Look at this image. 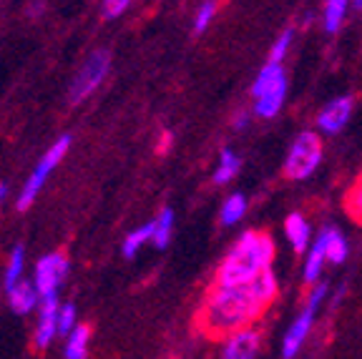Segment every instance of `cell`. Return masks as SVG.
Wrapping results in <instances>:
<instances>
[{
	"label": "cell",
	"mask_w": 362,
	"mask_h": 359,
	"mask_svg": "<svg viewBox=\"0 0 362 359\" xmlns=\"http://www.w3.org/2000/svg\"><path fill=\"white\" fill-rule=\"evenodd\" d=\"M252 95H255V113L259 118H274L282 111L287 101V73L282 63L267 61V66L257 73Z\"/></svg>",
	"instance_id": "obj_3"
},
{
	"label": "cell",
	"mask_w": 362,
	"mask_h": 359,
	"mask_svg": "<svg viewBox=\"0 0 362 359\" xmlns=\"http://www.w3.org/2000/svg\"><path fill=\"white\" fill-rule=\"evenodd\" d=\"M284 236H287L289 247L294 249L297 254H305L312 244V226L307 221L305 213L294 211L284 219Z\"/></svg>",
	"instance_id": "obj_13"
},
{
	"label": "cell",
	"mask_w": 362,
	"mask_h": 359,
	"mask_svg": "<svg viewBox=\"0 0 362 359\" xmlns=\"http://www.w3.org/2000/svg\"><path fill=\"white\" fill-rule=\"evenodd\" d=\"M23 261H25V252H23V247H16L11 254V261H8V269H6V289H13V286L21 281Z\"/></svg>",
	"instance_id": "obj_23"
},
{
	"label": "cell",
	"mask_w": 362,
	"mask_h": 359,
	"mask_svg": "<svg viewBox=\"0 0 362 359\" xmlns=\"http://www.w3.org/2000/svg\"><path fill=\"white\" fill-rule=\"evenodd\" d=\"M76 326V307L74 304H63L58 312V334H71Z\"/></svg>",
	"instance_id": "obj_26"
},
{
	"label": "cell",
	"mask_w": 362,
	"mask_h": 359,
	"mask_svg": "<svg viewBox=\"0 0 362 359\" xmlns=\"http://www.w3.org/2000/svg\"><path fill=\"white\" fill-rule=\"evenodd\" d=\"M294 43V30L292 28H287V30H282L279 33V38L272 43V48H269V61H274V63H282L284 58H287V53H289V45Z\"/></svg>",
	"instance_id": "obj_24"
},
{
	"label": "cell",
	"mask_w": 362,
	"mask_h": 359,
	"mask_svg": "<svg viewBox=\"0 0 362 359\" xmlns=\"http://www.w3.org/2000/svg\"><path fill=\"white\" fill-rule=\"evenodd\" d=\"M327 292H329V286L325 284V281H315V284H312V292H310V297H307L302 312L294 317L292 326L284 331L282 349H279V354H282L284 359H292L302 352L307 337H310L312 329H315V317H317V312H320V307H322Z\"/></svg>",
	"instance_id": "obj_5"
},
{
	"label": "cell",
	"mask_w": 362,
	"mask_h": 359,
	"mask_svg": "<svg viewBox=\"0 0 362 359\" xmlns=\"http://www.w3.org/2000/svg\"><path fill=\"white\" fill-rule=\"evenodd\" d=\"M345 206H347V213H350L352 219L362 224V176L355 181V186H352L350 194H347Z\"/></svg>",
	"instance_id": "obj_25"
},
{
	"label": "cell",
	"mask_w": 362,
	"mask_h": 359,
	"mask_svg": "<svg viewBox=\"0 0 362 359\" xmlns=\"http://www.w3.org/2000/svg\"><path fill=\"white\" fill-rule=\"evenodd\" d=\"M8 299H11V309L16 314H28L30 309L38 304L40 292L35 284H25V281H18L13 289H8Z\"/></svg>",
	"instance_id": "obj_14"
},
{
	"label": "cell",
	"mask_w": 362,
	"mask_h": 359,
	"mask_svg": "<svg viewBox=\"0 0 362 359\" xmlns=\"http://www.w3.org/2000/svg\"><path fill=\"white\" fill-rule=\"evenodd\" d=\"M352 108H355V98L352 95L332 98L322 111L317 113V131L325 136H337L352 118Z\"/></svg>",
	"instance_id": "obj_9"
},
{
	"label": "cell",
	"mask_w": 362,
	"mask_h": 359,
	"mask_svg": "<svg viewBox=\"0 0 362 359\" xmlns=\"http://www.w3.org/2000/svg\"><path fill=\"white\" fill-rule=\"evenodd\" d=\"M247 124H249V113L247 111L237 113V118H234V129H247Z\"/></svg>",
	"instance_id": "obj_29"
},
{
	"label": "cell",
	"mask_w": 362,
	"mask_h": 359,
	"mask_svg": "<svg viewBox=\"0 0 362 359\" xmlns=\"http://www.w3.org/2000/svg\"><path fill=\"white\" fill-rule=\"evenodd\" d=\"M216 11H219V6H216V0H204L202 6H199L197 16H194V33H204V30L209 28L211 20L216 18Z\"/></svg>",
	"instance_id": "obj_22"
},
{
	"label": "cell",
	"mask_w": 362,
	"mask_h": 359,
	"mask_svg": "<svg viewBox=\"0 0 362 359\" xmlns=\"http://www.w3.org/2000/svg\"><path fill=\"white\" fill-rule=\"evenodd\" d=\"M8 199V184H0V204Z\"/></svg>",
	"instance_id": "obj_30"
},
{
	"label": "cell",
	"mask_w": 362,
	"mask_h": 359,
	"mask_svg": "<svg viewBox=\"0 0 362 359\" xmlns=\"http://www.w3.org/2000/svg\"><path fill=\"white\" fill-rule=\"evenodd\" d=\"M259 352H262V331L255 329V324H249L221 339L219 354L224 359H252Z\"/></svg>",
	"instance_id": "obj_8"
},
{
	"label": "cell",
	"mask_w": 362,
	"mask_h": 359,
	"mask_svg": "<svg viewBox=\"0 0 362 359\" xmlns=\"http://www.w3.org/2000/svg\"><path fill=\"white\" fill-rule=\"evenodd\" d=\"M279 294L277 274L272 269L262 271L247 284L221 286L214 284L206 294V302L199 309V331L209 339H224L232 331L244 329L264 317Z\"/></svg>",
	"instance_id": "obj_1"
},
{
	"label": "cell",
	"mask_w": 362,
	"mask_h": 359,
	"mask_svg": "<svg viewBox=\"0 0 362 359\" xmlns=\"http://www.w3.org/2000/svg\"><path fill=\"white\" fill-rule=\"evenodd\" d=\"M239 169H242V158H239L232 148H221L219 166H216V171H214V184H219V186L229 184V181L239 174Z\"/></svg>",
	"instance_id": "obj_16"
},
{
	"label": "cell",
	"mask_w": 362,
	"mask_h": 359,
	"mask_svg": "<svg viewBox=\"0 0 362 359\" xmlns=\"http://www.w3.org/2000/svg\"><path fill=\"white\" fill-rule=\"evenodd\" d=\"M325 156V143L322 136L317 131H302L297 139L292 141V146L284 158V176L289 181H307L322 163Z\"/></svg>",
	"instance_id": "obj_4"
},
{
	"label": "cell",
	"mask_w": 362,
	"mask_h": 359,
	"mask_svg": "<svg viewBox=\"0 0 362 359\" xmlns=\"http://www.w3.org/2000/svg\"><path fill=\"white\" fill-rule=\"evenodd\" d=\"M108 66H111L108 51L90 53V56L86 58L83 66H81L78 76L74 78V86H71V95H68L71 103L86 101V98L103 83V78H106V73H108Z\"/></svg>",
	"instance_id": "obj_7"
},
{
	"label": "cell",
	"mask_w": 362,
	"mask_h": 359,
	"mask_svg": "<svg viewBox=\"0 0 362 359\" xmlns=\"http://www.w3.org/2000/svg\"><path fill=\"white\" fill-rule=\"evenodd\" d=\"M171 141H174V136L169 134V131H166L164 136H161V141H158V146H156V151L158 153H166L171 148Z\"/></svg>",
	"instance_id": "obj_28"
},
{
	"label": "cell",
	"mask_w": 362,
	"mask_h": 359,
	"mask_svg": "<svg viewBox=\"0 0 362 359\" xmlns=\"http://www.w3.org/2000/svg\"><path fill=\"white\" fill-rule=\"evenodd\" d=\"M129 3H131V0H106V3H103V16H106V18L121 16V13L129 8Z\"/></svg>",
	"instance_id": "obj_27"
},
{
	"label": "cell",
	"mask_w": 362,
	"mask_h": 359,
	"mask_svg": "<svg viewBox=\"0 0 362 359\" xmlns=\"http://www.w3.org/2000/svg\"><path fill=\"white\" fill-rule=\"evenodd\" d=\"M352 8H355V11H362V0H352Z\"/></svg>",
	"instance_id": "obj_31"
},
{
	"label": "cell",
	"mask_w": 362,
	"mask_h": 359,
	"mask_svg": "<svg viewBox=\"0 0 362 359\" xmlns=\"http://www.w3.org/2000/svg\"><path fill=\"white\" fill-rule=\"evenodd\" d=\"M352 8V0H325L322 23L327 33H337L347 18V11Z\"/></svg>",
	"instance_id": "obj_15"
},
{
	"label": "cell",
	"mask_w": 362,
	"mask_h": 359,
	"mask_svg": "<svg viewBox=\"0 0 362 359\" xmlns=\"http://www.w3.org/2000/svg\"><path fill=\"white\" fill-rule=\"evenodd\" d=\"M274 259H277V247L267 231H244L234 242V247L226 252V257L221 259L214 284H247V281L257 279L262 271L272 269Z\"/></svg>",
	"instance_id": "obj_2"
},
{
	"label": "cell",
	"mask_w": 362,
	"mask_h": 359,
	"mask_svg": "<svg viewBox=\"0 0 362 359\" xmlns=\"http://www.w3.org/2000/svg\"><path fill=\"white\" fill-rule=\"evenodd\" d=\"M244 213H247V196H244V194H232V196L224 201V206H221L219 219L224 226H234L244 219Z\"/></svg>",
	"instance_id": "obj_19"
},
{
	"label": "cell",
	"mask_w": 362,
	"mask_h": 359,
	"mask_svg": "<svg viewBox=\"0 0 362 359\" xmlns=\"http://www.w3.org/2000/svg\"><path fill=\"white\" fill-rule=\"evenodd\" d=\"M88 339H90V329L83 324L74 326L71 329V337H68V344L63 349L68 359H83L86 357V347H88Z\"/></svg>",
	"instance_id": "obj_20"
},
{
	"label": "cell",
	"mask_w": 362,
	"mask_h": 359,
	"mask_svg": "<svg viewBox=\"0 0 362 359\" xmlns=\"http://www.w3.org/2000/svg\"><path fill=\"white\" fill-rule=\"evenodd\" d=\"M68 146H71V136H61V139L53 143L51 148H48V153H45L43 158L38 161V166H35V171L30 174V179L25 181V186H23L21 196H18V211H25V208L30 206V204L35 201V196H38V191L43 189L45 179L51 176V171L56 169L58 163H61V158L66 156Z\"/></svg>",
	"instance_id": "obj_6"
},
{
	"label": "cell",
	"mask_w": 362,
	"mask_h": 359,
	"mask_svg": "<svg viewBox=\"0 0 362 359\" xmlns=\"http://www.w3.org/2000/svg\"><path fill=\"white\" fill-rule=\"evenodd\" d=\"M68 271V261L63 254H48L35 266V286H38L40 297L43 294H58L63 276Z\"/></svg>",
	"instance_id": "obj_10"
},
{
	"label": "cell",
	"mask_w": 362,
	"mask_h": 359,
	"mask_svg": "<svg viewBox=\"0 0 362 359\" xmlns=\"http://www.w3.org/2000/svg\"><path fill=\"white\" fill-rule=\"evenodd\" d=\"M58 294H43L40 297V319L35 329V347L45 349L58 334Z\"/></svg>",
	"instance_id": "obj_11"
},
{
	"label": "cell",
	"mask_w": 362,
	"mask_h": 359,
	"mask_svg": "<svg viewBox=\"0 0 362 359\" xmlns=\"http://www.w3.org/2000/svg\"><path fill=\"white\" fill-rule=\"evenodd\" d=\"M171 231H174V211L171 208H161L158 216L153 219V247L166 249L171 242Z\"/></svg>",
	"instance_id": "obj_17"
},
{
	"label": "cell",
	"mask_w": 362,
	"mask_h": 359,
	"mask_svg": "<svg viewBox=\"0 0 362 359\" xmlns=\"http://www.w3.org/2000/svg\"><path fill=\"white\" fill-rule=\"evenodd\" d=\"M325 264H329V259H327V229L320 231V236H317L315 242L310 244V249H307L305 269H302V279H305V284H315V281H320Z\"/></svg>",
	"instance_id": "obj_12"
},
{
	"label": "cell",
	"mask_w": 362,
	"mask_h": 359,
	"mask_svg": "<svg viewBox=\"0 0 362 359\" xmlns=\"http://www.w3.org/2000/svg\"><path fill=\"white\" fill-rule=\"evenodd\" d=\"M347 254H350V247H347L345 234H342L339 229L327 226V259H329V264L339 266L347 259Z\"/></svg>",
	"instance_id": "obj_18"
},
{
	"label": "cell",
	"mask_w": 362,
	"mask_h": 359,
	"mask_svg": "<svg viewBox=\"0 0 362 359\" xmlns=\"http://www.w3.org/2000/svg\"><path fill=\"white\" fill-rule=\"evenodd\" d=\"M151 239H153V221H148V224L139 226V229L131 231V234L124 239V257L126 259L136 257V252H139L146 242H151Z\"/></svg>",
	"instance_id": "obj_21"
}]
</instances>
